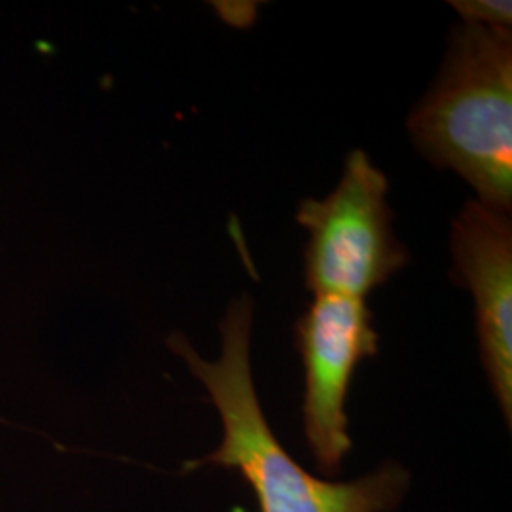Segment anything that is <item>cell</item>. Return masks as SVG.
<instances>
[{"mask_svg":"<svg viewBox=\"0 0 512 512\" xmlns=\"http://www.w3.org/2000/svg\"><path fill=\"white\" fill-rule=\"evenodd\" d=\"M220 357L207 361L183 332L167 338L190 374L207 389L222 421L215 450L188 461L186 471L219 467L238 473L253 490L260 512H395L412 486L399 461H384L353 480L308 473L275 437L256 395L251 368L253 300H234L219 325Z\"/></svg>","mask_w":512,"mask_h":512,"instance_id":"6da1fadb","label":"cell"},{"mask_svg":"<svg viewBox=\"0 0 512 512\" xmlns=\"http://www.w3.org/2000/svg\"><path fill=\"white\" fill-rule=\"evenodd\" d=\"M458 281L475 298L480 361L501 416L512 425V222L467 202L452 224Z\"/></svg>","mask_w":512,"mask_h":512,"instance_id":"5b68a950","label":"cell"},{"mask_svg":"<svg viewBox=\"0 0 512 512\" xmlns=\"http://www.w3.org/2000/svg\"><path fill=\"white\" fill-rule=\"evenodd\" d=\"M387 177L363 150L349 152L338 186L323 200H304L296 222L306 228V289L315 296L363 298L408 262L393 232Z\"/></svg>","mask_w":512,"mask_h":512,"instance_id":"3957f363","label":"cell"},{"mask_svg":"<svg viewBox=\"0 0 512 512\" xmlns=\"http://www.w3.org/2000/svg\"><path fill=\"white\" fill-rule=\"evenodd\" d=\"M408 129L431 164L454 169L478 202L511 215V29L454 27L439 78L412 110Z\"/></svg>","mask_w":512,"mask_h":512,"instance_id":"7a4b0ae2","label":"cell"},{"mask_svg":"<svg viewBox=\"0 0 512 512\" xmlns=\"http://www.w3.org/2000/svg\"><path fill=\"white\" fill-rule=\"evenodd\" d=\"M454 10L461 16V23H476L488 27L511 29V2L503 0H459L450 2Z\"/></svg>","mask_w":512,"mask_h":512,"instance_id":"8992f818","label":"cell"},{"mask_svg":"<svg viewBox=\"0 0 512 512\" xmlns=\"http://www.w3.org/2000/svg\"><path fill=\"white\" fill-rule=\"evenodd\" d=\"M294 340L304 365V439L317 469L336 476L353 448L349 385L357 366L378 355L380 334L363 298L319 294L300 315Z\"/></svg>","mask_w":512,"mask_h":512,"instance_id":"277c9868","label":"cell"}]
</instances>
